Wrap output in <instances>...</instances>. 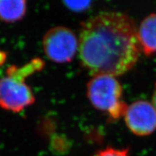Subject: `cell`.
Returning a JSON list of instances; mask_svg holds the SVG:
<instances>
[{"instance_id": "cell-1", "label": "cell", "mask_w": 156, "mask_h": 156, "mask_svg": "<svg viewBox=\"0 0 156 156\" xmlns=\"http://www.w3.org/2000/svg\"><path fill=\"white\" fill-rule=\"evenodd\" d=\"M78 41L82 65L93 76L124 75L142 50L134 21L116 12H101L83 22Z\"/></svg>"}, {"instance_id": "cell-4", "label": "cell", "mask_w": 156, "mask_h": 156, "mask_svg": "<svg viewBox=\"0 0 156 156\" xmlns=\"http://www.w3.org/2000/svg\"><path fill=\"white\" fill-rule=\"evenodd\" d=\"M79 41L71 29L56 26L48 30L43 38L44 53L51 61L58 64L67 63L75 57Z\"/></svg>"}, {"instance_id": "cell-5", "label": "cell", "mask_w": 156, "mask_h": 156, "mask_svg": "<svg viewBox=\"0 0 156 156\" xmlns=\"http://www.w3.org/2000/svg\"><path fill=\"white\" fill-rule=\"evenodd\" d=\"M124 119L127 127L134 134L149 135L156 129V109L147 101H136L127 107Z\"/></svg>"}, {"instance_id": "cell-7", "label": "cell", "mask_w": 156, "mask_h": 156, "mask_svg": "<svg viewBox=\"0 0 156 156\" xmlns=\"http://www.w3.org/2000/svg\"><path fill=\"white\" fill-rule=\"evenodd\" d=\"M26 11V0H0V20L2 22H17L25 17Z\"/></svg>"}, {"instance_id": "cell-9", "label": "cell", "mask_w": 156, "mask_h": 156, "mask_svg": "<svg viewBox=\"0 0 156 156\" xmlns=\"http://www.w3.org/2000/svg\"><path fill=\"white\" fill-rule=\"evenodd\" d=\"M95 156H129L128 150H119L108 147L98 152Z\"/></svg>"}, {"instance_id": "cell-3", "label": "cell", "mask_w": 156, "mask_h": 156, "mask_svg": "<svg viewBox=\"0 0 156 156\" xmlns=\"http://www.w3.org/2000/svg\"><path fill=\"white\" fill-rule=\"evenodd\" d=\"M87 96L95 108L107 113L111 119H118L127 108L122 99V85L114 76H93L87 83Z\"/></svg>"}, {"instance_id": "cell-8", "label": "cell", "mask_w": 156, "mask_h": 156, "mask_svg": "<svg viewBox=\"0 0 156 156\" xmlns=\"http://www.w3.org/2000/svg\"><path fill=\"white\" fill-rule=\"evenodd\" d=\"M63 2L71 11L81 12L88 9L92 0H63Z\"/></svg>"}, {"instance_id": "cell-6", "label": "cell", "mask_w": 156, "mask_h": 156, "mask_svg": "<svg viewBox=\"0 0 156 156\" xmlns=\"http://www.w3.org/2000/svg\"><path fill=\"white\" fill-rule=\"evenodd\" d=\"M142 50L147 56L156 53V14L146 17L137 32Z\"/></svg>"}, {"instance_id": "cell-2", "label": "cell", "mask_w": 156, "mask_h": 156, "mask_svg": "<svg viewBox=\"0 0 156 156\" xmlns=\"http://www.w3.org/2000/svg\"><path fill=\"white\" fill-rule=\"evenodd\" d=\"M44 62L33 59L21 68L12 66L7 69V77L0 80V107L17 113L35 102L32 90L25 82L28 76L42 69Z\"/></svg>"}, {"instance_id": "cell-10", "label": "cell", "mask_w": 156, "mask_h": 156, "mask_svg": "<svg viewBox=\"0 0 156 156\" xmlns=\"http://www.w3.org/2000/svg\"><path fill=\"white\" fill-rule=\"evenodd\" d=\"M153 106L156 109V84H155V90H154L153 95Z\"/></svg>"}]
</instances>
